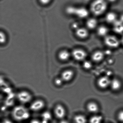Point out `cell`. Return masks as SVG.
Masks as SVG:
<instances>
[{
  "instance_id": "obj_26",
  "label": "cell",
  "mask_w": 123,
  "mask_h": 123,
  "mask_svg": "<svg viewBox=\"0 0 123 123\" xmlns=\"http://www.w3.org/2000/svg\"><path fill=\"white\" fill-rule=\"evenodd\" d=\"M29 123H42L40 119L33 118L29 122Z\"/></svg>"
},
{
  "instance_id": "obj_20",
  "label": "cell",
  "mask_w": 123,
  "mask_h": 123,
  "mask_svg": "<svg viewBox=\"0 0 123 123\" xmlns=\"http://www.w3.org/2000/svg\"><path fill=\"white\" fill-rule=\"evenodd\" d=\"M87 107L88 111L92 113H97L99 109L98 104L94 102H91L88 103Z\"/></svg>"
},
{
  "instance_id": "obj_18",
  "label": "cell",
  "mask_w": 123,
  "mask_h": 123,
  "mask_svg": "<svg viewBox=\"0 0 123 123\" xmlns=\"http://www.w3.org/2000/svg\"><path fill=\"white\" fill-rule=\"evenodd\" d=\"M108 29L105 26H100L97 29V34L99 36L101 37H105L108 35Z\"/></svg>"
},
{
  "instance_id": "obj_25",
  "label": "cell",
  "mask_w": 123,
  "mask_h": 123,
  "mask_svg": "<svg viewBox=\"0 0 123 123\" xmlns=\"http://www.w3.org/2000/svg\"><path fill=\"white\" fill-rule=\"evenodd\" d=\"M63 80H62V79L61 78H57L56 80H55V83L56 85L58 86H60L62 85V81Z\"/></svg>"
},
{
  "instance_id": "obj_14",
  "label": "cell",
  "mask_w": 123,
  "mask_h": 123,
  "mask_svg": "<svg viewBox=\"0 0 123 123\" xmlns=\"http://www.w3.org/2000/svg\"><path fill=\"white\" fill-rule=\"evenodd\" d=\"M110 86L113 90L117 91L121 88V82L118 79L114 78L111 81Z\"/></svg>"
},
{
  "instance_id": "obj_31",
  "label": "cell",
  "mask_w": 123,
  "mask_h": 123,
  "mask_svg": "<svg viewBox=\"0 0 123 123\" xmlns=\"http://www.w3.org/2000/svg\"><path fill=\"white\" fill-rule=\"evenodd\" d=\"M119 20H120V21H121L122 22H123V15L121 16L120 19H119Z\"/></svg>"
},
{
  "instance_id": "obj_21",
  "label": "cell",
  "mask_w": 123,
  "mask_h": 123,
  "mask_svg": "<svg viewBox=\"0 0 123 123\" xmlns=\"http://www.w3.org/2000/svg\"><path fill=\"white\" fill-rule=\"evenodd\" d=\"M74 121L75 123H86L87 119L86 117L82 115H78L74 118Z\"/></svg>"
},
{
  "instance_id": "obj_8",
  "label": "cell",
  "mask_w": 123,
  "mask_h": 123,
  "mask_svg": "<svg viewBox=\"0 0 123 123\" xmlns=\"http://www.w3.org/2000/svg\"><path fill=\"white\" fill-rule=\"evenodd\" d=\"M54 114L56 117L60 119L63 118L66 115V110L63 106L58 104L55 108Z\"/></svg>"
},
{
  "instance_id": "obj_7",
  "label": "cell",
  "mask_w": 123,
  "mask_h": 123,
  "mask_svg": "<svg viewBox=\"0 0 123 123\" xmlns=\"http://www.w3.org/2000/svg\"><path fill=\"white\" fill-rule=\"evenodd\" d=\"M72 55L73 58L77 61L85 60L87 56L86 52L83 49H80L73 50L72 52Z\"/></svg>"
},
{
  "instance_id": "obj_29",
  "label": "cell",
  "mask_w": 123,
  "mask_h": 123,
  "mask_svg": "<svg viewBox=\"0 0 123 123\" xmlns=\"http://www.w3.org/2000/svg\"><path fill=\"white\" fill-rule=\"evenodd\" d=\"M109 2L111 3H114L116 2L117 1V0H107Z\"/></svg>"
},
{
  "instance_id": "obj_11",
  "label": "cell",
  "mask_w": 123,
  "mask_h": 123,
  "mask_svg": "<svg viewBox=\"0 0 123 123\" xmlns=\"http://www.w3.org/2000/svg\"><path fill=\"white\" fill-rule=\"evenodd\" d=\"M74 75V73L71 70H65L62 74V79L63 81L68 82L71 80Z\"/></svg>"
},
{
  "instance_id": "obj_2",
  "label": "cell",
  "mask_w": 123,
  "mask_h": 123,
  "mask_svg": "<svg viewBox=\"0 0 123 123\" xmlns=\"http://www.w3.org/2000/svg\"><path fill=\"white\" fill-rule=\"evenodd\" d=\"M108 8L106 0H94L90 6L92 13L96 16H98L103 14Z\"/></svg>"
},
{
  "instance_id": "obj_5",
  "label": "cell",
  "mask_w": 123,
  "mask_h": 123,
  "mask_svg": "<svg viewBox=\"0 0 123 123\" xmlns=\"http://www.w3.org/2000/svg\"><path fill=\"white\" fill-rule=\"evenodd\" d=\"M46 105L45 101L42 98H36L29 104V108L31 112H41L44 109Z\"/></svg>"
},
{
  "instance_id": "obj_23",
  "label": "cell",
  "mask_w": 123,
  "mask_h": 123,
  "mask_svg": "<svg viewBox=\"0 0 123 123\" xmlns=\"http://www.w3.org/2000/svg\"><path fill=\"white\" fill-rule=\"evenodd\" d=\"M92 66V63L89 61H85L83 64V67L86 69L88 70L91 69Z\"/></svg>"
},
{
  "instance_id": "obj_12",
  "label": "cell",
  "mask_w": 123,
  "mask_h": 123,
  "mask_svg": "<svg viewBox=\"0 0 123 123\" xmlns=\"http://www.w3.org/2000/svg\"><path fill=\"white\" fill-rule=\"evenodd\" d=\"M104 57V54L100 51H96L92 54L91 59L93 62H101Z\"/></svg>"
},
{
  "instance_id": "obj_1",
  "label": "cell",
  "mask_w": 123,
  "mask_h": 123,
  "mask_svg": "<svg viewBox=\"0 0 123 123\" xmlns=\"http://www.w3.org/2000/svg\"><path fill=\"white\" fill-rule=\"evenodd\" d=\"M31 112L29 108L25 105L20 104L15 106L11 111L12 118L18 122H23L28 120L31 116Z\"/></svg>"
},
{
  "instance_id": "obj_9",
  "label": "cell",
  "mask_w": 123,
  "mask_h": 123,
  "mask_svg": "<svg viewBox=\"0 0 123 123\" xmlns=\"http://www.w3.org/2000/svg\"><path fill=\"white\" fill-rule=\"evenodd\" d=\"M111 81L109 78L107 76H103L100 78L98 81V87L102 89H105L110 86Z\"/></svg>"
},
{
  "instance_id": "obj_13",
  "label": "cell",
  "mask_w": 123,
  "mask_h": 123,
  "mask_svg": "<svg viewBox=\"0 0 123 123\" xmlns=\"http://www.w3.org/2000/svg\"><path fill=\"white\" fill-rule=\"evenodd\" d=\"M113 30L117 34L123 33V22L119 20H117L113 24Z\"/></svg>"
},
{
  "instance_id": "obj_19",
  "label": "cell",
  "mask_w": 123,
  "mask_h": 123,
  "mask_svg": "<svg viewBox=\"0 0 123 123\" xmlns=\"http://www.w3.org/2000/svg\"><path fill=\"white\" fill-rule=\"evenodd\" d=\"M69 52L66 50H62L58 54V57L62 61H66L70 57Z\"/></svg>"
},
{
  "instance_id": "obj_4",
  "label": "cell",
  "mask_w": 123,
  "mask_h": 123,
  "mask_svg": "<svg viewBox=\"0 0 123 123\" xmlns=\"http://www.w3.org/2000/svg\"><path fill=\"white\" fill-rule=\"evenodd\" d=\"M17 100L20 104H29L34 99L31 92L26 90H22L18 92L16 96Z\"/></svg>"
},
{
  "instance_id": "obj_17",
  "label": "cell",
  "mask_w": 123,
  "mask_h": 123,
  "mask_svg": "<svg viewBox=\"0 0 123 123\" xmlns=\"http://www.w3.org/2000/svg\"><path fill=\"white\" fill-rule=\"evenodd\" d=\"M98 21L94 18H91L87 20L86 26L90 30L95 29L98 25Z\"/></svg>"
},
{
  "instance_id": "obj_10",
  "label": "cell",
  "mask_w": 123,
  "mask_h": 123,
  "mask_svg": "<svg viewBox=\"0 0 123 123\" xmlns=\"http://www.w3.org/2000/svg\"><path fill=\"white\" fill-rule=\"evenodd\" d=\"M75 34L79 38L85 39L88 37L89 32L85 28H78L75 31Z\"/></svg>"
},
{
  "instance_id": "obj_22",
  "label": "cell",
  "mask_w": 123,
  "mask_h": 123,
  "mask_svg": "<svg viewBox=\"0 0 123 123\" xmlns=\"http://www.w3.org/2000/svg\"><path fill=\"white\" fill-rule=\"evenodd\" d=\"M103 117L101 116L96 115L91 117L90 120V123H101Z\"/></svg>"
},
{
  "instance_id": "obj_32",
  "label": "cell",
  "mask_w": 123,
  "mask_h": 123,
  "mask_svg": "<svg viewBox=\"0 0 123 123\" xmlns=\"http://www.w3.org/2000/svg\"><path fill=\"white\" fill-rule=\"evenodd\" d=\"M23 123V122H21V123Z\"/></svg>"
},
{
  "instance_id": "obj_24",
  "label": "cell",
  "mask_w": 123,
  "mask_h": 123,
  "mask_svg": "<svg viewBox=\"0 0 123 123\" xmlns=\"http://www.w3.org/2000/svg\"><path fill=\"white\" fill-rule=\"evenodd\" d=\"M117 117L119 121L123 122V111H121L119 112Z\"/></svg>"
},
{
  "instance_id": "obj_3",
  "label": "cell",
  "mask_w": 123,
  "mask_h": 123,
  "mask_svg": "<svg viewBox=\"0 0 123 123\" xmlns=\"http://www.w3.org/2000/svg\"><path fill=\"white\" fill-rule=\"evenodd\" d=\"M67 14L75 16L80 18H87L89 15V12L86 8L83 7H76L72 6L68 7L66 9Z\"/></svg>"
},
{
  "instance_id": "obj_28",
  "label": "cell",
  "mask_w": 123,
  "mask_h": 123,
  "mask_svg": "<svg viewBox=\"0 0 123 123\" xmlns=\"http://www.w3.org/2000/svg\"><path fill=\"white\" fill-rule=\"evenodd\" d=\"M59 123H69L68 121L65 120H62Z\"/></svg>"
},
{
  "instance_id": "obj_16",
  "label": "cell",
  "mask_w": 123,
  "mask_h": 123,
  "mask_svg": "<svg viewBox=\"0 0 123 123\" xmlns=\"http://www.w3.org/2000/svg\"><path fill=\"white\" fill-rule=\"evenodd\" d=\"M52 118L51 114L49 111H44L41 116V118L40 119L42 123H49Z\"/></svg>"
},
{
  "instance_id": "obj_27",
  "label": "cell",
  "mask_w": 123,
  "mask_h": 123,
  "mask_svg": "<svg viewBox=\"0 0 123 123\" xmlns=\"http://www.w3.org/2000/svg\"><path fill=\"white\" fill-rule=\"evenodd\" d=\"M41 2L44 4H47L51 2V0H40Z\"/></svg>"
},
{
  "instance_id": "obj_30",
  "label": "cell",
  "mask_w": 123,
  "mask_h": 123,
  "mask_svg": "<svg viewBox=\"0 0 123 123\" xmlns=\"http://www.w3.org/2000/svg\"><path fill=\"white\" fill-rule=\"evenodd\" d=\"M120 41H121V44H122L123 46V36H122V37L121 38V40H120Z\"/></svg>"
},
{
  "instance_id": "obj_15",
  "label": "cell",
  "mask_w": 123,
  "mask_h": 123,
  "mask_svg": "<svg viewBox=\"0 0 123 123\" xmlns=\"http://www.w3.org/2000/svg\"><path fill=\"white\" fill-rule=\"evenodd\" d=\"M105 20L107 23L113 24L118 20L117 15L113 12H109L106 15Z\"/></svg>"
},
{
  "instance_id": "obj_6",
  "label": "cell",
  "mask_w": 123,
  "mask_h": 123,
  "mask_svg": "<svg viewBox=\"0 0 123 123\" xmlns=\"http://www.w3.org/2000/svg\"><path fill=\"white\" fill-rule=\"evenodd\" d=\"M104 42L107 46L112 49L118 48L121 44L120 40L113 35H107L104 37Z\"/></svg>"
}]
</instances>
